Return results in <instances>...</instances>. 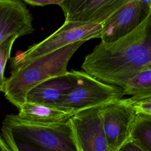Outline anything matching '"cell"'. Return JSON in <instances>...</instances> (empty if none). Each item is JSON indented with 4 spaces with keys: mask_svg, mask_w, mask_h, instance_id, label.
<instances>
[{
    "mask_svg": "<svg viewBox=\"0 0 151 151\" xmlns=\"http://www.w3.org/2000/svg\"><path fill=\"white\" fill-rule=\"evenodd\" d=\"M1 130L13 151H80L69 120L61 123H38L8 114Z\"/></svg>",
    "mask_w": 151,
    "mask_h": 151,
    "instance_id": "3957f363",
    "label": "cell"
},
{
    "mask_svg": "<svg viewBox=\"0 0 151 151\" xmlns=\"http://www.w3.org/2000/svg\"><path fill=\"white\" fill-rule=\"evenodd\" d=\"M63 0H24L23 2L31 6H43L48 5H59Z\"/></svg>",
    "mask_w": 151,
    "mask_h": 151,
    "instance_id": "e0dca14e",
    "label": "cell"
},
{
    "mask_svg": "<svg viewBox=\"0 0 151 151\" xmlns=\"http://www.w3.org/2000/svg\"><path fill=\"white\" fill-rule=\"evenodd\" d=\"M129 99L136 114L151 116V97L140 98L132 96Z\"/></svg>",
    "mask_w": 151,
    "mask_h": 151,
    "instance_id": "2e32d148",
    "label": "cell"
},
{
    "mask_svg": "<svg viewBox=\"0 0 151 151\" xmlns=\"http://www.w3.org/2000/svg\"><path fill=\"white\" fill-rule=\"evenodd\" d=\"M124 94L145 98L151 97V65L130 78L122 87Z\"/></svg>",
    "mask_w": 151,
    "mask_h": 151,
    "instance_id": "4fadbf2b",
    "label": "cell"
},
{
    "mask_svg": "<svg viewBox=\"0 0 151 151\" xmlns=\"http://www.w3.org/2000/svg\"><path fill=\"white\" fill-rule=\"evenodd\" d=\"M77 85L55 108L72 116L90 108L103 106L124 96L122 88L104 83L84 71L72 70Z\"/></svg>",
    "mask_w": 151,
    "mask_h": 151,
    "instance_id": "277c9868",
    "label": "cell"
},
{
    "mask_svg": "<svg viewBox=\"0 0 151 151\" xmlns=\"http://www.w3.org/2000/svg\"><path fill=\"white\" fill-rule=\"evenodd\" d=\"M118 151H146L136 143L129 140Z\"/></svg>",
    "mask_w": 151,
    "mask_h": 151,
    "instance_id": "ac0fdd59",
    "label": "cell"
},
{
    "mask_svg": "<svg viewBox=\"0 0 151 151\" xmlns=\"http://www.w3.org/2000/svg\"><path fill=\"white\" fill-rule=\"evenodd\" d=\"M77 85L73 72L50 78L29 91L27 101L55 108Z\"/></svg>",
    "mask_w": 151,
    "mask_h": 151,
    "instance_id": "8fae6325",
    "label": "cell"
},
{
    "mask_svg": "<svg viewBox=\"0 0 151 151\" xmlns=\"http://www.w3.org/2000/svg\"><path fill=\"white\" fill-rule=\"evenodd\" d=\"M17 114L20 119L38 123H61L67 122L72 115L57 108L31 103L25 102L18 109Z\"/></svg>",
    "mask_w": 151,
    "mask_h": 151,
    "instance_id": "7c38bea8",
    "label": "cell"
},
{
    "mask_svg": "<svg viewBox=\"0 0 151 151\" xmlns=\"http://www.w3.org/2000/svg\"><path fill=\"white\" fill-rule=\"evenodd\" d=\"M136 112L129 99H120L102 106L103 130L110 151H118L130 139Z\"/></svg>",
    "mask_w": 151,
    "mask_h": 151,
    "instance_id": "8992f818",
    "label": "cell"
},
{
    "mask_svg": "<svg viewBox=\"0 0 151 151\" xmlns=\"http://www.w3.org/2000/svg\"><path fill=\"white\" fill-rule=\"evenodd\" d=\"M34 31L32 17L19 0H0V44L12 35L19 37Z\"/></svg>",
    "mask_w": 151,
    "mask_h": 151,
    "instance_id": "30bf717a",
    "label": "cell"
},
{
    "mask_svg": "<svg viewBox=\"0 0 151 151\" xmlns=\"http://www.w3.org/2000/svg\"><path fill=\"white\" fill-rule=\"evenodd\" d=\"M151 65V14L132 32L111 42L101 41L85 57L81 67L93 78L122 88Z\"/></svg>",
    "mask_w": 151,
    "mask_h": 151,
    "instance_id": "6da1fadb",
    "label": "cell"
},
{
    "mask_svg": "<svg viewBox=\"0 0 151 151\" xmlns=\"http://www.w3.org/2000/svg\"><path fill=\"white\" fill-rule=\"evenodd\" d=\"M80 151H110L102 122V106L82 110L69 119Z\"/></svg>",
    "mask_w": 151,
    "mask_h": 151,
    "instance_id": "ba28073f",
    "label": "cell"
},
{
    "mask_svg": "<svg viewBox=\"0 0 151 151\" xmlns=\"http://www.w3.org/2000/svg\"><path fill=\"white\" fill-rule=\"evenodd\" d=\"M85 42L78 41L49 54L26 61L10 58V76L2 91L6 99L18 109L27 101L29 91L42 82L65 74L73 55Z\"/></svg>",
    "mask_w": 151,
    "mask_h": 151,
    "instance_id": "7a4b0ae2",
    "label": "cell"
},
{
    "mask_svg": "<svg viewBox=\"0 0 151 151\" xmlns=\"http://www.w3.org/2000/svg\"><path fill=\"white\" fill-rule=\"evenodd\" d=\"M18 37L17 35H12L0 44V92L3 90L5 81L4 71L6 64L10 58L12 45Z\"/></svg>",
    "mask_w": 151,
    "mask_h": 151,
    "instance_id": "9a60e30c",
    "label": "cell"
},
{
    "mask_svg": "<svg viewBox=\"0 0 151 151\" xmlns=\"http://www.w3.org/2000/svg\"><path fill=\"white\" fill-rule=\"evenodd\" d=\"M101 25L64 22L56 31L43 41L29 47L25 51L11 58L17 61H26L52 52L78 41L86 42L100 38Z\"/></svg>",
    "mask_w": 151,
    "mask_h": 151,
    "instance_id": "5b68a950",
    "label": "cell"
},
{
    "mask_svg": "<svg viewBox=\"0 0 151 151\" xmlns=\"http://www.w3.org/2000/svg\"><path fill=\"white\" fill-rule=\"evenodd\" d=\"M0 151H13L1 135H0Z\"/></svg>",
    "mask_w": 151,
    "mask_h": 151,
    "instance_id": "d6986e66",
    "label": "cell"
},
{
    "mask_svg": "<svg viewBox=\"0 0 151 151\" xmlns=\"http://www.w3.org/2000/svg\"><path fill=\"white\" fill-rule=\"evenodd\" d=\"M150 14V0H127L101 24V41L111 42L126 36Z\"/></svg>",
    "mask_w": 151,
    "mask_h": 151,
    "instance_id": "52a82bcc",
    "label": "cell"
},
{
    "mask_svg": "<svg viewBox=\"0 0 151 151\" xmlns=\"http://www.w3.org/2000/svg\"><path fill=\"white\" fill-rule=\"evenodd\" d=\"M127 0H63L65 22L101 25Z\"/></svg>",
    "mask_w": 151,
    "mask_h": 151,
    "instance_id": "9c48e42d",
    "label": "cell"
},
{
    "mask_svg": "<svg viewBox=\"0 0 151 151\" xmlns=\"http://www.w3.org/2000/svg\"><path fill=\"white\" fill-rule=\"evenodd\" d=\"M146 151H151V116L136 114L130 139Z\"/></svg>",
    "mask_w": 151,
    "mask_h": 151,
    "instance_id": "5bb4252c",
    "label": "cell"
}]
</instances>
